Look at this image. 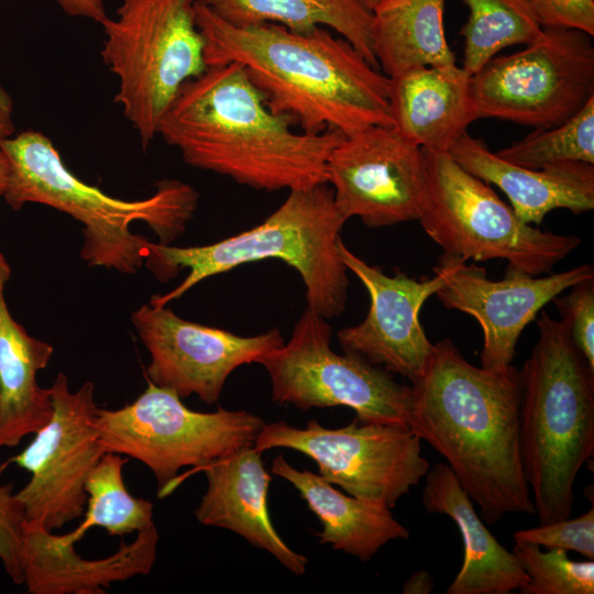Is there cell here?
<instances>
[{"label": "cell", "mask_w": 594, "mask_h": 594, "mask_svg": "<svg viewBox=\"0 0 594 594\" xmlns=\"http://www.w3.org/2000/svg\"><path fill=\"white\" fill-rule=\"evenodd\" d=\"M539 339L519 370V437L539 525L566 519L574 484L594 454V369L569 327L542 311Z\"/></svg>", "instance_id": "8992f818"}, {"label": "cell", "mask_w": 594, "mask_h": 594, "mask_svg": "<svg viewBox=\"0 0 594 594\" xmlns=\"http://www.w3.org/2000/svg\"><path fill=\"white\" fill-rule=\"evenodd\" d=\"M358 1L370 11H373L377 6H380L386 0H358Z\"/></svg>", "instance_id": "f35d334b"}, {"label": "cell", "mask_w": 594, "mask_h": 594, "mask_svg": "<svg viewBox=\"0 0 594 594\" xmlns=\"http://www.w3.org/2000/svg\"><path fill=\"white\" fill-rule=\"evenodd\" d=\"M512 552L528 574L521 594H593L594 561H573L563 549L515 542Z\"/></svg>", "instance_id": "f546056e"}, {"label": "cell", "mask_w": 594, "mask_h": 594, "mask_svg": "<svg viewBox=\"0 0 594 594\" xmlns=\"http://www.w3.org/2000/svg\"><path fill=\"white\" fill-rule=\"evenodd\" d=\"M421 152L418 221L443 253L474 262L501 258L538 276L550 273L580 246L576 235L542 231L521 221L490 184L466 172L448 152Z\"/></svg>", "instance_id": "ba28073f"}, {"label": "cell", "mask_w": 594, "mask_h": 594, "mask_svg": "<svg viewBox=\"0 0 594 594\" xmlns=\"http://www.w3.org/2000/svg\"><path fill=\"white\" fill-rule=\"evenodd\" d=\"M433 272L443 277L435 294L442 305L472 316L481 326V367L487 370L512 365L521 332L540 309L573 285L594 278L593 265L582 264L542 277L507 266L504 278L492 280L484 267L446 253Z\"/></svg>", "instance_id": "2e32d148"}, {"label": "cell", "mask_w": 594, "mask_h": 594, "mask_svg": "<svg viewBox=\"0 0 594 594\" xmlns=\"http://www.w3.org/2000/svg\"><path fill=\"white\" fill-rule=\"evenodd\" d=\"M0 148L10 162L3 198L12 210L40 204L59 210L81 223L80 257L89 267L136 274L144 265L147 239L131 231L146 223L160 243L179 238L198 207L199 194L177 179H163L153 195L124 200L107 195L74 175L44 133L26 130L4 140Z\"/></svg>", "instance_id": "277c9868"}, {"label": "cell", "mask_w": 594, "mask_h": 594, "mask_svg": "<svg viewBox=\"0 0 594 594\" xmlns=\"http://www.w3.org/2000/svg\"><path fill=\"white\" fill-rule=\"evenodd\" d=\"M207 66L238 63L276 114L317 134L351 135L394 125L389 77L327 28L295 32L279 24L235 26L196 1Z\"/></svg>", "instance_id": "6da1fadb"}, {"label": "cell", "mask_w": 594, "mask_h": 594, "mask_svg": "<svg viewBox=\"0 0 594 594\" xmlns=\"http://www.w3.org/2000/svg\"><path fill=\"white\" fill-rule=\"evenodd\" d=\"M569 327L574 344L594 369V278L571 287L565 296L552 300Z\"/></svg>", "instance_id": "d6a6232c"}, {"label": "cell", "mask_w": 594, "mask_h": 594, "mask_svg": "<svg viewBox=\"0 0 594 594\" xmlns=\"http://www.w3.org/2000/svg\"><path fill=\"white\" fill-rule=\"evenodd\" d=\"M235 26L273 23L295 32L336 31L374 67L373 13L358 0H196Z\"/></svg>", "instance_id": "d4e9b609"}, {"label": "cell", "mask_w": 594, "mask_h": 594, "mask_svg": "<svg viewBox=\"0 0 594 594\" xmlns=\"http://www.w3.org/2000/svg\"><path fill=\"white\" fill-rule=\"evenodd\" d=\"M477 119L534 129L562 124L594 97L593 36L547 26L521 51L496 55L471 80Z\"/></svg>", "instance_id": "8fae6325"}, {"label": "cell", "mask_w": 594, "mask_h": 594, "mask_svg": "<svg viewBox=\"0 0 594 594\" xmlns=\"http://www.w3.org/2000/svg\"><path fill=\"white\" fill-rule=\"evenodd\" d=\"M64 13L101 23L107 15L105 0H53Z\"/></svg>", "instance_id": "e575fe53"}, {"label": "cell", "mask_w": 594, "mask_h": 594, "mask_svg": "<svg viewBox=\"0 0 594 594\" xmlns=\"http://www.w3.org/2000/svg\"><path fill=\"white\" fill-rule=\"evenodd\" d=\"M337 210L369 228L418 220L424 189L421 148L394 125L344 136L327 163Z\"/></svg>", "instance_id": "5bb4252c"}, {"label": "cell", "mask_w": 594, "mask_h": 594, "mask_svg": "<svg viewBox=\"0 0 594 594\" xmlns=\"http://www.w3.org/2000/svg\"><path fill=\"white\" fill-rule=\"evenodd\" d=\"M451 157L466 172L497 186L509 199L516 216L529 224H540L554 209L582 213L594 209V165L560 163L527 168L493 153L482 139L468 132L449 148Z\"/></svg>", "instance_id": "ffe728a7"}, {"label": "cell", "mask_w": 594, "mask_h": 594, "mask_svg": "<svg viewBox=\"0 0 594 594\" xmlns=\"http://www.w3.org/2000/svg\"><path fill=\"white\" fill-rule=\"evenodd\" d=\"M196 0H122L100 24L116 102L146 148L182 86L207 68Z\"/></svg>", "instance_id": "52a82bcc"}, {"label": "cell", "mask_w": 594, "mask_h": 594, "mask_svg": "<svg viewBox=\"0 0 594 594\" xmlns=\"http://www.w3.org/2000/svg\"><path fill=\"white\" fill-rule=\"evenodd\" d=\"M411 387L409 429L447 460L484 522L535 515L520 451L519 370L476 367L447 338Z\"/></svg>", "instance_id": "7a4b0ae2"}, {"label": "cell", "mask_w": 594, "mask_h": 594, "mask_svg": "<svg viewBox=\"0 0 594 594\" xmlns=\"http://www.w3.org/2000/svg\"><path fill=\"white\" fill-rule=\"evenodd\" d=\"M444 0H386L373 11V48L392 77L417 66L457 64L444 35Z\"/></svg>", "instance_id": "484cf974"}, {"label": "cell", "mask_w": 594, "mask_h": 594, "mask_svg": "<svg viewBox=\"0 0 594 594\" xmlns=\"http://www.w3.org/2000/svg\"><path fill=\"white\" fill-rule=\"evenodd\" d=\"M10 275L6 261L0 270V449L16 447L38 431L54 409L50 387H41L36 381L54 349L29 334L10 314L4 296Z\"/></svg>", "instance_id": "603a6c76"}, {"label": "cell", "mask_w": 594, "mask_h": 594, "mask_svg": "<svg viewBox=\"0 0 594 594\" xmlns=\"http://www.w3.org/2000/svg\"><path fill=\"white\" fill-rule=\"evenodd\" d=\"M469 18L462 67L473 76L502 50L538 40L543 26L528 0H463Z\"/></svg>", "instance_id": "4316f807"}, {"label": "cell", "mask_w": 594, "mask_h": 594, "mask_svg": "<svg viewBox=\"0 0 594 594\" xmlns=\"http://www.w3.org/2000/svg\"><path fill=\"white\" fill-rule=\"evenodd\" d=\"M6 261H7L6 256L0 252V270Z\"/></svg>", "instance_id": "ab89813d"}, {"label": "cell", "mask_w": 594, "mask_h": 594, "mask_svg": "<svg viewBox=\"0 0 594 594\" xmlns=\"http://www.w3.org/2000/svg\"><path fill=\"white\" fill-rule=\"evenodd\" d=\"M543 28H571L594 36V0H528Z\"/></svg>", "instance_id": "836d02e7"}, {"label": "cell", "mask_w": 594, "mask_h": 594, "mask_svg": "<svg viewBox=\"0 0 594 594\" xmlns=\"http://www.w3.org/2000/svg\"><path fill=\"white\" fill-rule=\"evenodd\" d=\"M254 448L262 453L275 448L298 451L317 463L330 484L388 509L430 468L421 454V439L409 427L356 419L337 429L324 428L316 419L302 429L285 421L265 424Z\"/></svg>", "instance_id": "7c38bea8"}, {"label": "cell", "mask_w": 594, "mask_h": 594, "mask_svg": "<svg viewBox=\"0 0 594 594\" xmlns=\"http://www.w3.org/2000/svg\"><path fill=\"white\" fill-rule=\"evenodd\" d=\"M50 389L54 408L50 421L0 466V473L14 464L31 474L15 492L25 522L53 531L84 516L86 481L106 452L95 424V384L88 381L72 392L68 377L58 373Z\"/></svg>", "instance_id": "4fadbf2b"}, {"label": "cell", "mask_w": 594, "mask_h": 594, "mask_svg": "<svg viewBox=\"0 0 594 594\" xmlns=\"http://www.w3.org/2000/svg\"><path fill=\"white\" fill-rule=\"evenodd\" d=\"M515 542L532 543L546 549L576 551L587 559L594 558V508L576 518H566L535 528L521 529L513 535Z\"/></svg>", "instance_id": "4dcf8cb0"}, {"label": "cell", "mask_w": 594, "mask_h": 594, "mask_svg": "<svg viewBox=\"0 0 594 594\" xmlns=\"http://www.w3.org/2000/svg\"><path fill=\"white\" fill-rule=\"evenodd\" d=\"M496 154L527 168L538 169L568 162L594 165V97L562 124L535 129Z\"/></svg>", "instance_id": "f1b7e54d"}, {"label": "cell", "mask_w": 594, "mask_h": 594, "mask_svg": "<svg viewBox=\"0 0 594 594\" xmlns=\"http://www.w3.org/2000/svg\"><path fill=\"white\" fill-rule=\"evenodd\" d=\"M10 177V162L6 153L0 148V197H3Z\"/></svg>", "instance_id": "74e56055"}, {"label": "cell", "mask_w": 594, "mask_h": 594, "mask_svg": "<svg viewBox=\"0 0 594 594\" xmlns=\"http://www.w3.org/2000/svg\"><path fill=\"white\" fill-rule=\"evenodd\" d=\"M271 473L288 481L319 519V543L365 562L389 541L409 538L388 508L341 493L320 474L295 469L283 454L272 461Z\"/></svg>", "instance_id": "cb8c5ba5"}, {"label": "cell", "mask_w": 594, "mask_h": 594, "mask_svg": "<svg viewBox=\"0 0 594 594\" xmlns=\"http://www.w3.org/2000/svg\"><path fill=\"white\" fill-rule=\"evenodd\" d=\"M340 257L365 286L370 309L365 319L338 332L343 353L358 355L415 383L425 372L433 343L419 320L426 300L442 286L443 277L420 279L397 271L393 276L371 266L339 242Z\"/></svg>", "instance_id": "e0dca14e"}, {"label": "cell", "mask_w": 594, "mask_h": 594, "mask_svg": "<svg viewBox=\"0 0 594 594\" xmlns=\"http://www.w3.org/2000/svg\"><path fill=\"white\" fill-rule=\"evenodd\" d=\"M15 134L13 100L0 84V144Z\"/></svg>", "instance_id": "d590c367"}, {"label": "cell", "mask_w": 594, "mask_h": 594, "mask_svg": "<svg viewBox=\"0 0 594 594\" xmlns=\"http://www.w3.org/2000/svg\"><path fill=\"white\" fill-rule=\"evenodd\" d=\"M331 336L327 319L306 307L289 341L257 362L268 373L272 400L302 410L345 406L360 422L408 427L411 385L358 355L336 353Z\"/></svg>", "instance_id": "30bf717a"}, {"label": "cell", "mask_w": 594, "mask_h": 594, "mask_svg": "<svg viewBox=\"0 0 594 594\" xmlns=\"http://www.w3.org/2000/svg\"><path fill=\"white\" fill-rule=\"evenodd\" d=\"M131 321L151 355L147 381L180 398L195 394L208 405L219 400L237 367L257 363L284 343L278 329L240 337L182 319L165 306L142 305L132 312Z\"/></svg>", "instance_id": "9a60e30c"}, {"label": "cell", "mask_w": 594, "mask_h": 594, "mask_svg": "<svg viewBox=\"0 0 594 594\" xmlns=\"http://www.w3.org/2000/svg\"><path fill=\"white\" fill-rule=\"evenodd\" d=\"M435 587V582L429 572L419 570L411 574L403 586L404 594H429Z\"/></svg>", "instance_id": "8d00e7d4"}, {"label": "cell", "mask_w": 594, "mask_h": 594, "mask_svg": "<svg viewBox=\"0 0 594 594\" xmlns=\"http://www.w3.org/2000/svg\"><path fill=\"white\" fill-rule=\"evenodd\" d=\"M24 579L31 594H102L114 582L151 572L157 552L155 525L102 559H85L66 542L40 524L24 525Z\"/></svg>", "instance_id": "d6986e66"}, {"label": "cell", "mask_w": 594, "mask_h": 594, "mask_svg": "<svg viewBox=\"0 0 594 594\" xmlns=\"http://www.w3.org/2000/svg\"><path fill=\"white\" fill-rule=\"evenodd\" d=\"M472 76L461 66H417L389 77L394 127L420 148L448 152L476 120Z\"/></svg>", "instance_id": "44dd1931"}, {"label": "cell", "mask_w": 594, "mask_h": 594, "mask_svg": "<svg viewBox=\"0 0 594 594\" xmlns=\"http://www.w3.org/2000/svg\"><path fill=\"white\" fill-rule=\"evenodd\" d=\"M293 125L266 106L240 64L228 63L207 66L182 86L158 135L188 165L257 190L328 184L329 156L345 135Z\"/></svg>", "instance_id": "3957f363"}, {"label": "cell", "mask_w": 594, "mask_h": 594, "mask_svg": "<svg viewBox=\"0 0 594 594\" xmlns=\"http://www.w3.org/2000/svg\"><path fill=\"white\" fill-rule=\"evenodd\" d=\"M24 509L13 483H0V561L14 584L24 579Z\"/></svg>", "instance_id": "1f68e13d"}, {"label": "cell", "mask_w": 594, "mask_h": 594, "mask_svg": "<svg viewBox=\"0 0 594 594\" xmlns=\"http://www.w3.org/2000/svg\"><path fill=\"white\" fill-rule=\"evenodd\" d=\"M345 220L328 184L290 190L285 201L256 227L216 243L179 248L144 243V264L160 282L188 268L173 290L154 295L150 305L164 307L207 277L242 264L278 258L294 267L306 287L307 307L324 319L340 316L348 297V268L339 252Z\"/></svg>", "instance_id": "5b68a950"}, {"label": "cell", "mask_w": 594, "mask_h": 594, "mask_svg": "<svg viewBox=\"0 0 594 594\" xmlns=\"http://www.w3.org/2000/svg\"><path fill=\"white\" fill-rule=\"evenodd\" d=\"M207 490L195 509L197 520L229 529L252 546L266 550L296 575L306 572L308 559L292 550L276 532L267 509L272 481L262 452L243 448L202 469Z\"/></svg>", "instance_id": "ac0fdd59"}, {"label": "cell", "mask_w": 594, "mask_h": 594, "mask_svg": "<svg viewBox=\"0 0 594 594\" xmlns=\"http://www.w3.org/2000/svg\"><path fill=\"white\" fill-rule=\"evenodd\" d=\"M95 424L105 452L145 464L157 481L160 496L169 490L180 468L202 470L254 446L265 425L245 410H191L174 391L151 382L134 402L119 409L97 407Z\"/></svg>", "instance_id": "9c48e42d"}, {"label": "cell", "mask_w": 594, "mask_h": 594, "mask_svg": "<svg viewBox=\"0 0 594 594\" xmlns=\"http://www.w3.org/2000/svg\"><path fill=\"white\" fill-rule=\"evenodd\" d=\"M128 461L129 458L119 453L102 455L85 484L84 520L75 530L61 535L66 542L75 544L92 527H101L112 537H122L154 524L153 503L133 497L125 487L123 466Z\"/></svg>", "instance_id": "83f0119b"}, {"label": "cell", "mask_w": 594, "mask_h": 594, "mask_svg": "<svg viewBox=\"0 0 594 594\" xmlns=\"http://www.w3.org/2000/svg\"><path fill=\"white\" fill-rule=\"evenodd\" d=\"M422 506L429 514L449 516L461 534L464 556L447 594H509L529 578L516 556L502 546L484 525L474 503L443 462L425 475Z\"/></svg>", "instance_id": "7402d4cb"}]
</instances>
